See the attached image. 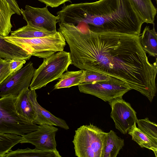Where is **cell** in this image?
Listing matches in <instances>:
<instances>
[{"instance_id": "1", "label": "cell", "mask_w": 157, "mask_h": 157, "mask_svg": "<svg viewBox=\"0 0 157 157\" xmlns=\"http://www.w3.org/2000/svg\"><path fill=\"white\" fill-rule=\"evenodd\" d=\"M140 36L116 32L82 31L75 28L66 41L72 64L121 80L152 101L157 91L156 60L149 61Z\"/></svg>"}, {"instance_id": "2", "label": "cell", "mask_w": 157, "mask_h": 157, "mask_svg": "<svg viewBox=\"0 0 157 157\" xmlns=\"http://www.w3.org/2000/svg\"><path fill=\"white\" fill-rule=\"evenodd\" d=\"M57 14L59 24L72 25L82 31L140 36L144 23L130 0H99L64 4Z\"/></svg>"}, {"instance_id": "3", "label": "cell", "mask_w": 157, "mask_h": 157, "mask_svg": "<svg viewBox=\"0 0 157 157\" xmlns=\"http://www.w3.org/2000/svg\"><path fill=\"white\" fill-rule=\"evenodd\" d=\"M72 64L70 52H59L44 59L42 63L35 70L29 87L36 90L59 78L69 66Z\"/></svg>"}, {"instance_id": "4", "label": "cell", "mask_w": 157, "mask_h": 157, "mask_svg": "<svg viewBox=\"0 0 157 157\" xmlns=\"http://www.w3.org/2000/svg\"><path fill=\"white\" fill-rule=\"evenodd\" d=\"M16 98L12 95L0 98V132L22 136L36 130L38 125L17 112Z\"/></svg>"}, {"instance_id": "5", "label": "cell", "mask_w": 157, "mask_h": 157, "mask_svg": "<svg viewBox=\"0 0 157 157\" xmlns=\"http://www.w3.org/2000/svg\"><path fill=\"white\" fill-rule=\"evenodd\" d=\"M5 39L21 47L31 56L43 59L63 51L66 45L64 36L58 31L53 35L43 37L27 39L8 36Z\"/></svg>"}, {"instance_id": "6", "label": "cell", "mask_w": 157, "mask_h": 157, "mask_svg": "<svg viewBox=\"0 0 157 157\" xmlns=\"http://www.w3.org/2000/svg\"><path fill=\"white\" fill-rule=\"evenodd\" d=\"M105 133L91 123L77 128L72 141L75 155L78 157H101Z\"/></svg>"}, {"instance_id": "7", "label": "cell", "mask_w": 157, "mask_h": 157, "mask_svg": "<svg viewBox=\"0 0 157 157\" xmlns=\"http://www.w3.org/2000/svg\"><path fill=\"white\" fill-rule=\"evenodd\" d=\"M78 86L80 92L92 95L108 102L122 97L131 89L124 81L113 77L107 80L82 82Z\"/></svg>"}, {"instance_id": "8", "label": "cell", "mask_w": 157, "mask_h": 157, "mask_svg": "<svg viewBox=\"0 0 157 157\" xmlns=\"http://www.w3.org/2000/svg\"><path fill=\"white\" fill-rule=\"evenodd\" d=\"M30 62L9 76L0 84V97L12 95L17 97L24 88L29 86L35 71Z\"/></svg>"}, {"instance_id": "9", "label": "cell", "mask_w": 157, "mask_h": 157, "mask_svg": "<svg viewBox=\"0 0 157 157\" xmlns=\"http://www.w3.org/2000/svg\"><path fill=\"white\" fill-rule=\"evenodd\" d=\"M109 103L112 109L110 117L116 128L123 134L127 133L138 120L136 112L122 97L115 99Z\"/></svg>"}, {"instance_id": "10", "label": "cell", "mask_w": 157, "mask_h": 157, "mask_svg": "<svg viewBox=\"0 0 157 157\" xmlns=\"http://www.w3.org/2000/svg\"><path fill=\"white\" fill-rule=\"evenodd\" d=\"M47 7L40 8L26 5L25 10L21 9V14L28 25L44 30L56 32V25L59 19V15L54 16Z\"/></svg>"}, {"instance_id": "11", "label": "cell", "mask_w": 157, "mask_h": 157, "mask_svg": "<svg viewBox=\"0 0 157 157\" xmlns=\"http://www.w3.org/2000/svg\"><path fill=\"white\" fill-rule=\"evenodd\" d=\"M58 130L53 125H39L36 130L22 136L23 139L21 143L31 144L39 150H57L55 136Z\"/></svg>"}, {"instance_id": "12", "label": "cell", "mask_w": 157, "mask_h": 157, "mask_svg": "<svg viewBox=\"0 0 157 157\" xmlns=\"http://www.w3.org/2000/svg\"><path fill=\"white\" fill-rule=\"evenodd\" d=\"M37 97L35 90L30 89L28 99L36 114V118L34 123L39 125L45 124L55 125L66 130L69 129V127L65 121L56 117L38 103Z\"/></svg>"}, {"instance_id": "13", "label": "cell", "mask_w": 157, "mask_h": 157, "mask_svg": "<svg viewBox=\"0 0 157 157\" xmlns=\"http://www.w3.org/2000/svg\"><path fill=\"white\" fill-rule=\"evenodd\" d=\"M31 55L21 47L0 36V58L14 60L29 59Z\"/></svg>"}, {"instance_id": "14", "label": "cell", "mask_w": 157, "mask_h": 157, "mask_svg": "<svg viewBox=\"0 0 157 157\" xmlns=\"http://www.w3.org/2000/svg\"><path fill=\"white\" fill-rule=\"evenodd\" d=\"M124 145V141L111 130L106 132L103 144L101 157H116Z\"/></svg>"}, {"instance_id": "15", "label": "cell", "mask_w": 157, "mask_h": 157, "mask_svg": "<svg viewBox=\"0 0 157 157\" xmlns=\"http://www.w3.org/2000/svg\"><path fill=\"white\" fill-rule=\"evenodd\" d=\"M133 8L144 23L154 24L157 9L151 0H130Z\"/></svg>"}, {"instance_id": "16", "label": "cell", "mask_w": 157, "mask_h": 157, "mask_svg": "<svg viewBox=\"0 0 157 157\" xmlns=\"http://www.w3.org/2000/svg\"><path fill=\"white\" fill-rule=\"evenodd\" d=\"M29 90L27 87L21 91L16 97L15 107L19 114L34 122L36 118V114L28 99Z\"/></svg>"}, {"instance_id": "17", "label": "cell", "mask_w": 157, "mask_h": 157, "mask_svg": "<svg viewBox=\"0 0 157 157\" xmlns=\"http://www.w3.org/2000/svg\"><path fill=\"white\" fill-rule=\"evenodd\" d=\"M150 29L148 26L144 28L140 36L141 44L144 50L151 56L157 55V35L154 26Z\"/></svg>"}, {"instance_id": "18", "label": "cell", "mask_w": 157, "mask_h": 157, "mask_svg": "<svg viewBox=\"0 0 157 157\" xmlns=\"http://www.w3.org/2000/svg\"><path fill=\"white\" fill-rule=\"evenodd\" d=\"M14 13L6 0H0V36L5 37L11 32V16Z\"/></svg>"}, {"instance_id": "19", "label": "cell", "mask_w": 157, "mask_h": 157, "mask_svg": "<svg viewBox=\"0 0 157 157\" xmlns=\"http://www.w3.org/2000/svg\"><path fill=\"white\" fill-rule=\"evenodd\" d=\"M84 76V70L67 71L62 75L59 81L55 85L54 89L78 86L83 82Z\"/></svg>"}, {"instance_id": "20", "label": "cell", "mask_w": 157, "mask_h": 157, "mask_svg": "<svg viewBox=\"0 0 157 157\" xmlns=\"http://www.w3.org/2000/svg\"><path fill=\"white\" fill-rule=\"evenodd\" d=\"M56 32L34 28L28 25L11 32L10 36L21 38H32L53 35Z\"/></svg>"}, {"instance_id": "21", "label": "cell", "mask_w": 157, "mask_h": 157, "mask_svg": "<svg viewBox=\"0 0 157 157\" xmlns=\"http://www.w3.org/2000/svg\"><path fill=\"white\" fill-rule=\"evenodd\" d=\"M128 132L131 136L132 140L135 141L141 147L146 148L152 150L157 157V144L141 131L137 127L136 123Z\"/></svg>"}, {"instance_id": "22", "label": "cell", "mask_w": 157, "mask_h": 157, "mask_svg": "<svg viewBox=\"0 0 157 157\" xmlns=\"http://www.w3.org/2000/svg\"><path fill=\"white\" fill-rule=\"evenodd\" d=\"M22 136L15 134L0 132V157H4L17 144L23 140Z\"/></svg>"}, {"instance_id": "23", "label": "cell", "mask_w": 157, "mask_h": 157, "mask_svg": "<svg viewBox=\"0 0 157 157\" xmlns=\"http://www.w3.org/2000/svg\"><path fill=\"white\" fill-rule=\"evenodd\" d=\"M136 123L138 128L151 140L157 144V125L154 122H151L148 118L138 119Z\"/></svg>"}, {"instance_id": "24", "label": "cell", "mask_w": 157, "mask_h": 157, "mask_svg": "<svg viewBox=\"0 0 157 157\" xmlns=\"http://www.w3.org/2000/svg\"><path fill=\"white\" fill-rule=\"evenodd\" d=\"M112 77L92 71L84 70V78L82 82H90L107 80L111 78Z\"/></svg>"}, {"instance_id": "25", "label": "cell", "mask_w": 157, "mask_h": 157, "mask_svg": "<svg viewBox=\"0 0 157 157\" xmlns=\"http://www.w3.org/2000/svg\"><path fill=\"white\" fill-rule=\"evenodd\" d=\"M12 60L0 58V84L13 73L10 67Z\"/></svg>"}, {"instance_id": "26", "label": "cell", "mask_w": 157, "mask_h": 157, "mask_svg": "<svg viewBox=\"0 0 157 157\" xmlns=\"http://www.w3.org/2000/svg\"><path fill=\"white\" fill-rule=\"evenodd\" d=\"M25 60L12 59L10 64V67L13 73L21 69L25 63Z\"/></svg>"}, {"instance_id": "27", "label": "cell", "mask_w": 157, "mask_h": 157, "mask_svg": "<svg viewBox=\"0 0 157 157\" xmlns=\"http://www.w3.org/2000/svg\"><path fill=\"white\" fill-rule=\"evenodd\" d=\"M46 5V6L52 8L56 7L67 2H71V0H38Z\"/></svg>"}, {"instance_id": "28", "label": "cell", "mask_w": 157, "mask_h": 157, "mask_svg": "<svg viewBox=\"0 0 157 157\" xmlns=\"http://www.w3.org/2000/svg\"><path fill=\"white\" fill-rule=\"evenodd\" d=\"M9 3L12 10L15 13L21 15V9H20L15 0H6Z\"/></svg>"}, {"instance_id": "29", "label": "cell", "mask_w": 157, "mask_h": 157, "mask_svg": "<svg viewBox=\"0 0 157 157\" xmlns=\"http://www.w3.org/2000/svg\"><path fill=\"white\" fill-rule=\"evenodd\" d=\"M155 0L156 1H157V0Z\"/></svg>"}]
</instances>
